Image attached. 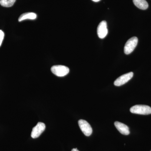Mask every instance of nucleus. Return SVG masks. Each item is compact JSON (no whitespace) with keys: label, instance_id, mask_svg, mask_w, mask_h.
<instances>
[{"label":"nucleus","instance_id":"nucleus-14","mask_svg":"<svg viewBox=\"0 0 151 151\" xmlns=\"http://www.w3.org/2000/svg\"><path fill=\"white\" fill-rule=\"evenodd\" d=\"M92 1L95 2H97L100 1V0H92Z\"/></svg>","mask_w":151,"mask_h":151},{"label":"nucleus","instance_id":"nucleus-15","mask_svg":"<svg viewBox=\"0 0 151 151\" xmlns=\"http://www.w3.org/2000/svg\"></svg>","mask_w":151,"mask_h":151},{"label":"nucleus","instance_id":"nucleus-4","mask_svg":"<svg viewBox=\"0 0 151 151\" xmlns=\"http://www.w3.org/2000/svg\"><path fill=\"white\" fill-rule=\"evenodd\" d=\"M78 124L80 129L85 136L89 137L92 134V127L90 124L86 121L84 120H79Z\"/></svg>","mask_w":151,"mask_h":151},{"label":"nucleus","instance_id":"nucleus-7","mask_svg":"<svg viewBox=\"0 0 151 151\" xmlns=\"http://www.w3.org/2000/svg\"><path fill=\"white\" fill-rule=\"evenodd\" d=\"M97 33L98 37L101 39L104 38L107 36L108 33L107 24L105 21H103L99 24L97 29Z\"/></svg>","mask_w":151,"mask_h":151},{"label":"nucleus","instance_id":"nucleus-13","mask_svg":"<svg viewBox=\"0 0 151 151\" xmlns=\"http://www.w3.org/2000/svg\"><path fill=\"white\" fill-rule=\"evenodd\" d=\"M71 151H78V150H77V149L75 148V149H72V150H71Z\"/></svg>","mask_w":151,"mask_h":151},{"label":"nucleus","instance_id":"nucleus-9","mask_svg":"<svg viewBox=\"0 0 151 151\" xmlns=\"http://www.w3.org/2000/svg\"><path fill=\"white\" fill-rule=\"evenodd\" d=\"M37 15L33 12H27L22 14L18 19L19 22H21L26 19L34 20L37 18Z\"/></svg>","mask_w":151,"mask_h":151},{"label":"nucleus","instance_id":"nucleus-5","mask_svg":"<svg viewBox=\"0 0 151 151\" xmlns=\"http://www.w3.org/2000/svg\"><path fill=\"white\" fill-rule=\"evenodd\" d=\"M134 73L132 72L126 73L124 75L121 76L116 79L114 81V84L116 86H121L126 84L128 81L133 77Z\"/></svg>","mask_w":151,"mask_h":151},{"label":"nucleus","instance_id":"nucleus-3","mask_svg":"<svg viewBox=\"0 0 151 151\" xmlns=\"http://www.w3.org/2000/svg\"><path fill=\"white\" fill-rule=\"evenodd\" d=\"M52 72L59 77H63L68 74L69 69L68 67L64 65H55L52 66L51 68Z\"/></svg>","mask_w":151,"mask_h":151},{"label":"nucleus","instance_id":"nucleus-11","mask_svg":"<svg viewBox=\"0 0 151 151\" xmlns=\"http://www.w3.org/2000/svg\"><path fill=\"white\" fill-rule=\"evenodd\" d=\"M16 0H1L0 4L2 6L10 7L13 6Z\"/></svg>","mask_w":151,"mask_h":151},{"label":"nucleus","instance_id":"nucleus-8","mask_svg":"<svg viewBox=\"0 0 151 151\" xmlns=\"http://www.w3.org/2000/svg\"><path fill=\"white\" fill-rule=\"evenodd\" d=\"M115 127L121 134L123 135L129 134L130 131L128 126L123 123L119 122H116L114 123Z\"/></svg>","mask_w":151,"mask_h":151},{"label":"nucleus","instance_id":"nucleus-12","mask_svg":"<svg viewBox=\"0 0 151 151\" xmlns=\"http://www.w3.org/2000/svg\"><path fill=\"white\" fill-rule=\"evenodd\" d=\"M4 37V33L1 30H0V46L1 45L3 40Z\"/></svg>","mask_w":151,"mask_h":151},{"label":"nucleus","instance_id":"nucleus-6","mask_svg":"<svg viewBox=\"0 0 151 151\" xmlns=\"http://www.w3.org/2000/svg\"><path fill=\"white\" fill-rule=\"evenodd\" d=\"M45 124L42 122H39L36 126L32 129L31 133V137L33 139H36L39 137L45 131Z\"/></svg>","mask_w":151,"mask_h":151},{"label":"nucleus","instance_id":"nucleus-2","mask_svg":"<svg viewBox=\"0 0 151 151\" xmlns=\"http://www.w3.org/2000/svg\"><path fill=\"white\" fill-rule=\"evenodd\" d=\"M138 42V38L133 37L129 39L125 44L124 48V53L127 55L129 54L134 51L136 48Z\"/></svg>","mask_w":151,"mask_h":151},{"label":"nucleus","instance_id":"nucleus-1","mask_svg":"<svg viewBox=\"0 0 151 151\" xmlns=\"http://www.w3.org/2000/svg\"><path fill=\"white\" fill-rule=\"evenodd\" d=\"M130 112L134 114L147 115L151 114V108L146 105H134L130 108Z\"/></svg>","mask_w":151,"mask_h":151},{"label":"nucleus","instance_id":"nucleus-10","mask_svg":"<svg viewBox=\"0 0 151 151\" xmlns=\"http://www.w3.org/2000/svg\"><path fill=\"white\" fill-rule=\"evenodd\" d=\"M133 1L134 4L141 9L146 10L148 8V4L146 0H133Z\"/></svg>","mask_w":151,"mask_h":151}]
</instances>
